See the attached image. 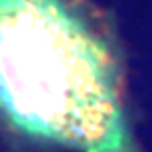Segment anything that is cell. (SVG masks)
Masks as SVG:
<instances>
[{
	"instance_id": "obj_1",
	"label": "cell",
	"mask_w": 152,
	"mask_h": 152,
	"mask_svg": "<svg viewBox=\"0 0 152 152\" xmlns=\"http://www.w3.org/2000/svg\"><path fill=\"white\" fill-rule=\"evenodd\" d=\"M0 117L77 152H140L117 50L81 0H0Z\"/></svg>"
}]
</instances>
